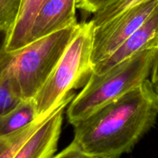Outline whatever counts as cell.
<instances>
[{
  "label": "cell",
  "instance_id": "6da1fadb",
  "mask_svg": "<svg viewBox=\"0 0 158 158\" xmlns=\"http://www.w3.org/2000/svg\"><path fill=\"white\" fill-rule=\"evenodd\" d=\"M157 116L158 97L148 79L73 125L72 142L90 157L119 158L132 151Z\"/></svg>",
  "mask_w": 158,
  "mask_h": 158
},
{
  "label": "cell",
  "instance_id": "7a4b0ae2",
  "mask_svg": "<svg viewBox=\"0 0 158 158\" xmlns=\"http://www.w3.org/2000/svg\"><path fill=\"white\" fill-rule=\"evenodd\" d=\"M79 23L30 42L23 47L0 56V78L6 80L21 100H32L68 45Z\"/></svg>",
  "mask_w": 158,
  "mask_h": 158
},
{
  "label": "cell",
  "instance_id": "3957f363",
  "mask_svg": "<svg viewBox=\"0 0 158 158\" xmlns=\"http://www.w3.org/2000/svg\"><path fill=\"white\" fill-rule=\"evenodd\" d=\"M157 48L136 52L104 73H92L84 87L73 97L67 110L74 125L110 102L141 84L151 75Z\"/></svg>",
  "mask_w": 158,
  "mask_h": 158
},
{
  "label": "cell",
  "instance_id": "277c9868",
  "mask_svg": "<svg viewBox=\"0 0 158 158\" xmlns=\"http://www.w3.org/2000/svg\"><path fill=\"white\" fill-rule=\"evenodd\" d=\"M94 26L79 24L78 29L46 83L32 99L37 117L56 109L71 94L87 81L93 72L91 62Z\"/></svg>",
  "mask_w": 158,
  "mask_h": 158
},
{
  "label": "cell",
  "instance_id": "5b68a950",
  "mask_svg": "<svg viewBox=\"0 0 158 158\" xmlns=\"http://www.w3.org/2000/svg\"><path fill=\"white\" fill-rule=\"evenodd\" d=\"M158 0H148L132 6L94 29L91 62L94 66L110 56L148 19Z\"/></svg>",
  "mask_w": 158,
  "mask_h": 158
},
{
  "label": "cell",
  "instance_id": "8992f818",
  "mask_svg": "<svg viewBox=\"0 0 158 158\" xmlns=\"http://www.w3.org/2000/svg\"><path fill=\"white\" fill-rule=\"evenodd\" d=\"M75 94H71L25 141L12 158H52L56 152L63 112Z\"/></svg>",
  "mask_w": 158,
  "mask_h": 158
},
{
  "label": "cell",
  "instance_id": "52a82bcc",
  "mask_svg": "<svg viewBox=\"0 0 158 158\" xmlns=\"http://www.w3.org/2000/svg\"><path fill=\"white\" fill-rule=\"evenodd\" d=\"M158 47V3L141 26L112 54L103 61L93 66L96 74L104 73L114 65L136 52Z\"/></svg>",
  "mask_w": 158,
  "mask_h": 158
},
{
  "label": "cell",
  "instance_id": "ba28073f",
  "mask_svg": "<svg viewBox=\"0 0 158 158\" xmlns=\"http://www.w3.org/2000/svg\"><path fill=\"white\" fill-rule=\"evenodd\" d=\"M77 0H45L32 23L29 43L77 24Z\"/></svg>",
  "mask_w": 158,
  "mask_h": 158
},
{
  "label": "cell",
  "instance_id": "9c48e42d",
  "mask_svg": "<svg viewBox=\"0 0 158 158\" xmlns=\"http://www.w3.org/2000/svg\"><path fill=\"white\" fill-rule=\"evenodd\" d=\"M44 1L22 0L19 12L15 24L9 32L5 52L16 50L29 43L32 23Z\"/></svg>",
  "mask_w": 158,
  "mask_h": 158
},
{
  "label": "cell",
  "instance_id": "30bf717a",
  "mask_svg": "<svg viewBox=\"0 0 158 158\" xmlns=\"http://www.w3.org/2000/svg\"><path fill=\"white\" fill-rule=\"evenodd\" d=\"M37 118L33 100H21L15 107L0 116V137L19 131Z\"/></svg>",
  "mask_w": 158,
  "mask_h": 158
},
{
  "label": "cell",
  "instance_id": "8fae6325",
  "mask_svg": "<svg viewBox=\"0 0 158 158\" xmlns=\"http://www.w3.org/2000/svg\"><path fill=\"white\" fill-rule=\"evenodd\" d=\"M56 110V109H55ZM53 110V111H54ZM52 111V112H53ZM38 117L36 120L21 130L0 137V158H12L26 140L36 131L44 120L52 114Z\"/></svg>",
  "mask_w": 158,
  "mask_h": 158
},
{
  "label": "cell",
  "instance_id": "7c38bea8",
  "mask_svg": "<svg viewBox=\"0 0 158 158\" xmlns=\"http://www.w3.org/2000/svg\"><path fill=\"white\" fill-rule=\"evenodd\" d=\"M148 0H115L94 13L90 22L94 27L100 26L132 6Z\"/></svg>",
  "mask_w": 158,
  "mask_h": 158
},
{
  "label": "cell",
  "instance_id": "4fadbf2b",
  "mask_svg": "<svg viewBox=\"0 0 158 158\" xmlns=\"http://www.w3.org/2000/svg\"><path fill=\"white\" fill-rule=\"evenodd\" d=\"M22 0H0V30L10 31L19 12Z\"/></svg>",
  "mask_w": 158,
  "mask_h": 158
},
{
  "label": "cell",
  "instance_id": "5bb4252c",
  "mask_svg": "<svg viewBox=\"0 0 158 158\" xmlns=\"http://www.w3.org/2000/svg\"><path fill=\"white\" fill-rule=\"evenodd\" d=\"M20 101L8 82L0 78V116L15 107Z\"/></svg>",
  "mask_w": 158,
  "mask_h": 158
},
{
  "label": "cell",
  "instance_id": "9a60e30c",
  "mask_svg": "<svg viewBox=\"0 0 158 158\" xmlns=\"http://www.w3.org/2000/svg\"><path fill=\"white\" fill-rule=\"evenodd\" d=\"M115 0H77V8L89 13H95Z\"/></svg>",
  "mask_w": 158,
  "mask_h": 158
},
{
  "label": "cell",
  "instance_id": "2e32d148",
  "mask_svg": "<svg viewBox=\"0 0 158 158\" xmlns=\"http://www.w3.org/2000/svg\"><path fill=\"white\" fill-rule=\"evenodd\" d=\"M52 158H97L87 155L82 152L78 147L72 142L69 146L60 151L59 154H55Z\"/></svg>",
  "mask_w": 158,
  "mask_h": 158
},
{
  "label": "cell",
  "instance_id": "e0dca14e",
  "mask_svg": "<svg viewBox=\"0 0 158 158\" xmlns=\"http://www.w3.org/2000/svg\"><path fill=\"white\" fill-rule=\"evenodd\" d=\"M151 80L152 83H155L158 81V47L157 49V52H156L155 58H154V63H153L152 69H151Z\"/></svg>",
  "mask_w": 158,
  "mask_h": 158
},
{
  "label": "cell",
  "instance_id": "ac0fdd59",
  "mask_svg": "<svg viewBox=\"0 0 158 158\" xmlns=\"http://www.w3.org/2000/svg\"><path fill=\"white\" fill-rule=\"evenodd\" d=\"M8 35H9V31L0 30V56L5 51Z\"/></svg>",
  "mask_w": 158,
  "mask_h": 158
},
{
  "label": "cell",
  "instance_id": "d6986e66",
  "mask_svg": "<svg viewBox=\"0 0 158 158\" xmlns=\"http://www.w3.org/2000/svg\"><path fill=\"white\" fill-rule=\"evenodd\" d=\"M152 83V82H151ZM153 83V86H154V89L155 90L156 94H157V97H158V81L155 82V83Z\"/></svg>",
  "mask_w": 158,
  "mask_h": 158
}]
</instances>
